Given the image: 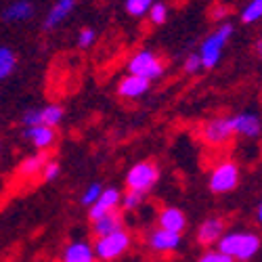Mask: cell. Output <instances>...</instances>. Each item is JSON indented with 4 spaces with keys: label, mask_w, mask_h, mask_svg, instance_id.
I'll list each match as a JSON object with an SVG mask.
<instances>
[{
    "label": "cell",
    "mask_w": 262,
    "mask_h": 262,
    "mask_svg": "<svg viewBox=\"0 0 262 262\" xmlns=\"http://www.w3.org/2000/svg\"><path fill=\"white\" fill-rule=\"evenodd\" d=\"M260 246L262 239L254 231H227L216 248L237 262H248L260 252Z\"/></svg>",
    "instance_id": "6da1fadb"
},
{
    "label": "cell",
    "mask_w": 262,
    "mask_h": 262,
    "mask_svg": "<svg viewBox=\"0 0 262 262\" xmlns=\"http://www.w3.org/2000/svg\"><path fill=\"white\" fill-rule=\"evenodd\" d=\"M233 26L231 24H221L218 26L200 47V57H202V63H204V70H214L218 61L223 57V51L227 47V42L231 40L233 36Z\"/></svg>",
    "instance_id": "7a4b0ae2"
},
{
    "label": "cell",
    "mask_w": 262,
    "mask_h": 262,
    "mask_svg": "<svg viewBox=\"0 0 262 262\" xmlns=\"http://www.w3.org/2000/svg\"><path fill=\"white\" fill-rule=\"evenodd\" d=\"M130 244H133V237H130L128 231H118L114 235H107V237H99L95 242V252L97 258L103 262H114L120 256H124L130 250Z\"/></svg>",
    "instance_id": "3957f363"
},
{
    "label": "cell",
    "mask_w": 262,
    "mask_h": 262,
    "mask_svg": "<svg viewBox=\"0 0 262 262\" xmlns=\"http://www.w3.org/2000/svg\"><path fill=\"white\" fill-rule=\"evenodd\" d=\"M160 181V168L154 162H139L126 174V187L128 191H139V193H149Z\"/></svg>",
    "instance_id": "277c9868"
},
{
    "label": "cell",
    "mask_w": 262,
    "mask_h": 262,
    "mask_svg": "<svg viewBox=\"0 0 262 262\" xmlns=\"http://www.w3.org/2000/svg\"><path fill=\"white\" fill-rule=\"evenodd\" d=\"M128 74H135V76H141L149 82L154 80H160L164 76V63L160 61V57L151 51H139L130 57L128 61Z\"/></svg>",
    "instance_id": "5b68a950"
},
{
    "label": "cell",
    "mask_w": 262,
    "mask_h": 262,
    "mask_svg": "<svg viewBox=\"0 0 262 262\" xmlns=\"http://www.w3.org/2000/svg\"><path fill=\"white\" fill-rule=\"evenodd\" d=\"M200 135H202L204 143L210 145V147H221V145L229 143L231 137L235 135L233 118H229V116H216V118L204 122Z\"/></svg>",
    "instance_id": "8992f818"
},
{
    "label": "cell",
    "mask_w": 262,
    "mask_h": 262,
    "mask_svg": "<svg viewBox=\"0 0 262 262\" xmlns=\"http://www.w3.org/2000/svg\"><path fill=\"white\" fill-rule=\"evenodd\" d=\"M239 185V166L235 162H221L210 174L208 187L212 193H229Z\"/></svg>",
    "instance_id": "52a82bcc"
},
{
    "label": "cell",
    "mask_w": 262,
    "mask_h": 262,
    "mask_svg": "<svg viewBox=\"0 0 262 262\" xmlns=\"http://www.w3.org/2000/svg\"><path fill=\"white\" fill-rule=\"evenodd\" d=\"M145 242L158 254H172V252H177L181 248L183 239H181V233H172V231H166V229L158 227L154 231H149Z\"/></svg>",
    "instance_id": "ba28073f"
},
{
    "label": "cell",
    "mask_w": 262,
    "mask_h": 262,
    "mask_svg": "<svg viewBox=\"0 0 262 262\" xmlns=\"http://www.w3.org/2000/svg\"><path fill=\"white\" fill-rule=\"evenodd\" d=\"M122 191L118 187H107L103 191V195L97 200V204L93 208H89V218H91V223L97 221V218L101 216H107V214H112V212H118V208H122Z\"/></svg>",
    "instance_id": "9c48e42d"
},
{
    "label": "cell",
    "mask_w": 262,
    "mask_h": 262,
    "mask_svg": "<svg viewBox=\"0 0 262 262\" xmlns=\"http://www.w3.org/2000/svg\"><path fill=\"white\" fill-rule=\"evenodd\" d=\"M95 260H99L95 246L86 242V239H76V242L68 244L59 256V262H95Z\"/></svg>",
    "instance_id": "30bf717a"
},
{
    "label": "cell",
    "mask_w": 262,
    "mask_h": 262,
    "mask_svg": "<svg viewBox=\"0 0 262 262\" xmlns=\"http://www.w3.org/2000/svg\"><path fill=\"white\" fill-rule=\"evenodd\" d=\"M233 128H235V135L239 137L258 139L262 135V120L254 112H242L233 116Z\"/></svg>",
    "instance_id": "8fae6325"
},
{
    "label": "cell",
    "mask_w": 262,
    "mask_h": 262,
    "mask_svg": "<svg viewBox=\"0 0 262 262\" xmlns=\"http://www.w3.org/2000/svg\"><path fill=\"white\" fill-rule=\"evenodd\" d=\"M225 221L218 216H210L198 229V242L202 246H218V242L225 237Z\"/></svg>",
    "instance_id": "7c38bea8"
},
{
    "label": "cell",
    "mask_w": 262,
    "mask_h": 262,
    "mask_svg": "<svg viewBox=\"0 0 262 262\" xmlns=\"http://www.w3.org/2000/svg\"><path fill=\"white\" fill-rule=\"evenodd\" d=\"M149 86H151L149 80H145L141 76H135V74H128V76H124L118 82V95L122 99H130V101H133V99L143 97L149 91Z\"/></svg>",
    "instance_id": "4fadbf2b"
},
{
    "label": "cell",
    "mask_w": 262,
    "mask_h": 262,
    "mask_svg": "<svg viewBox=\"0 0 262 262\" xmlns=\"http://www.w3.org/2000/svg\"><path fill=\"white\" fill-rule=\"evenodd\" d=\"M24 137L38 149V151H47L55 145L57 141V130L51 126H32L24 130Z\"/></svg>",
    "instance_id": "5bb4252c"
},
{
    "label": "cell",
    "mask_w": 262,
    "mask_h": 262,
    "mask_svg": "<svg viewBox=\"0 0 262 262\" xmlns=\"http://www.w3.org/2000/svg\"><path fill=\"white\" fill-rule=\"evenodd\" d=\"M122 229H124V216L120 214V210L97 218V221H93V225H91V231H93V235L97 239L99 237H107V235H114V233H118Z\"/></svg>",
    "instance_id": "9a60e30c"
},
{
    "label": "cell",
    "mask_w": 262,
    "mask_h": 262,
    "mask_svg": "<svg viewBox=\"0 0 262 262\" xmlns=\"http://www.w3.org/2000/svg\"><path fill=\"white\" fill-rule=\"evenodd\" d=\"M158 227L166 229V231H172V233H181L187 229V216L183 214V210L179 208H164L160 214H158Z\"/></svg>",
    "instance_id": "2e32d148"
},
{
    "label": "cell",
    "mask_w": 262,
    "mask_h": 262,
    "mask_svg": "<svg viewBox=\"0 0 262 262\" xmlns=\"http://www.w3.org/2000/svg\"><path fill=\"white\" fill-rule=\"evenodd\" d=\"M74 7H76V0H57V3L51 7V11H49V15L45 19V24H42L45 32H51L59 24H63V21L72 15Z\"/></svg>",
    "instance_id": "e0dca14e"
},
{
    "label": "cell",
    "mask_w": 262,
    "mask_h": 262,
    "mask_svg": "<svg viewBox=\"0 0 262 262\" xmlns=\"http://www.w3.org/2000/svg\"><path fill=\"white\" fill-rule=\"evenodd\" d=\"M51 160H49L47 151H40V154H34L30 158H26L24 162L19 164V168H17L19 179H34L36 174H40V177H42V170H45V166Z\"/></svg>",
    "instance_id": "ac0fdd59"
},
{
    "label": "cell",
    "mask_w": 262,
    "mask_h": 262,
    "mask_svg": "<svg viewBox=\"0 0 262 262\" xmlns=\"http://www.w3.org/2000/svg\"><path fill=\"white\" fill-rule=\"evenodd\" d=\"M32 15H34V5L30 3V0H15V3H11L5 9V13H3V17L7 21H11V24H13V21H15V24L28 21Z\"/></svg>",
    "instance_id": "d6986e66"
},
{
    "label": "cell",
    "mask_w": 262,
    "mask_h": 262,
    "mask_svg": "<svg viewBox=\"0 0 262 262\" xmlns=\"http://www.w3.org/2000/svg\"><path fill=\"white\" fill-rule=\"evenodd\" d=\"M65 116V109L61 105H47V107H40V126H51L55 128L57 124H61Z\"/></svg>",
    "instance_id": "ffe728a7"
},
{
    "label": "cell",
    "mask_w": 262,
    "mask_h": 262,
    "mask_svg": "<svg viewBox=\"0 0 262 262\" xmlns=\"http://www.w3.org/2000/svg\"><path fill=\"white\" fill-rule=\"evenodd\" d=\"M17 68V55L13 53V49L3 47L0 49V78L7 80Z\"/></svg>",
    "instance_id": "44dd1931"
},
{
    "label": "cell",
    "mask_w": 262,
    "mask_h": 262,
    "mask_svg": "<svg viewBox=\"0 0 262 262\" xmlns=\"http://www.w3.org/2000/svg\"><path fill=\"white\" fill-rule=\"evenodd\" d=\"M158 0H126V13L133 17H143L149 15L151 7H154Z\"/></svg>",
    "instance_id": "7402d4cb"
},
{
    "label": "cell",
    "mask_w": 262,
    "mask_h": 262,
    "mask_svg": "<svg viewBox=\"0 0 262 262\" xmlns=\"http://www.w3.org/2000/svg\"><path fill=\"white\" fill-rule=\"evenodd\" d=\"M262 19V0H250V5L242 11V21L244 24H256Z\"/></svg>",
    "instance_id": "603a6c76"
},
{
    "label": "cell",
    "mask_w": 262,
    "mask_h": 262,
    "mask_svg": "<svg viewBox=\"0 0 262 262\" xmlns=\"http://www.w3.org/2000/svg\"><path fill=\"white\" fill-rule=\"evenodd\" d=\"M103 187H101V183H91L89 187L84 189V193H82V198H80V202H82V206H89V208H93L95 204H97V200L103 195Z\"/></svg>",
    "instance_id": "cb8c5ba5"
},
{
    "label": "cell",
    "mask_w": 262,
    "mask_h": 262,
    "mask_svg": "<svg viewBox=\"0 0 262 262\" xmlns=\"http://www.w3.org/2000/svg\"><path fill=\"white\" fill-rule=\"evenodd\" d=\"M145 202V193H139V191H126L124 198H122V208L126 212H133L137 208H141V204Z\"/></svg>",
    "instance_id": "d4e9b609"
},
{
    "label": "cell",
    "mask_w": 262,
    "mask_h": 262,
    "mask_svg": "<svg viewBox=\"0 0 262 262\" xmlns=\"http://www.w3.org/2000/svg\"><path fill=\"white\" fill-rule=\"evenodd\" d=\"M166 19H168V5L166 3H156L149 11V21L154 26H162V24H166Z\"/></svg>",
    "instance_id": "484cf974"
},
{
    "label": "cell",
    "mask_w": 262,
    "mask_h": 262,
    "mask_svg": "<svg viewBox=\"0 0 262 262\" xmlns=\"http://www.w3.org/2000/svg\"><path fill=\"white\" fill-rule=\"evenodd\" d=\"M198 262H237V260H233L231 256H227L225 252H221L218 248H212V250L204 252Z\"/></svg>",
    "instance_id": "4316f807"
},
{
    "label": "cell",
    "mask_w": 262,
    "mask_h": 262,
    "mask_svg": "<svg viewBox=\"0 0 262 262\" xmlns=\"http://www.w3.org/2000/svg\"><path fill=\"white\" fill-rule=\"evenodd\" d=\"M97 40V32L93 28H82L78 34V47L80 49H91Z\"/></svg>",
    "instance_id": "83f0119b"
},
{
    "label": "cell",
    "mask_w": 262,
    "mask_h": 262,
    "mask_svg": "<svg viewBox=\"0 0 262 262\" xmlns=\"http://www.w3.org/2000/svg\"><path fill=\"white\" fill-rule=\"evenodd\" d=\"M183 70H185L187 74H198L200 70H204V63H202L200 53H191V55L185 59V63H183Z\"/></svg>",
    "instance_id": "f1b7e54d"
},
{
    "label": "cell",
    "mask_w": 262,
    "mask_h": 262,
    "mask_svg": "<svg viewBox=\"0 0 262 262\" xmlns=\"http://www.w3.org/2000/svg\"><path fill=\"white\" fill-rule=\"evenodd\" d=\"M59 172H61V166H59V162L51 160V162L45 166V170H42V181H47V183H53V181H57V179H59Z\"/></svg>",
    "instance_id": "f546056e"
},
{
    "label": "cell",
    "mask_w": 262,
    "mask_h": 262,
    "mask_svg": "<svg viewBox=\"0 0 262 262\" xmlns=\"http://www.w3.org/2000/svg\"><path fill=\"white\" fill-rule=\"evenodd\" d=\"M227 13H229V9H227L225 5H216V7L212 9V17H214L216 21H223V19L227 17Z\"/></svg>",
    "instance_id": "4dcf8cb0"
},
{
    "label": "cell",
    "mask_w": 262,
    "mask_h": 262,
    "mask_svg": "<svg viewBox=\"0 0 262 262\" xmlns=\"http://www.w3.org/2000/svg\"><path fill=\"white\" fill-rule=\"evenodd\" d=\"M256 221H258V225L262 227V200H260V204H258V210H256Z\"/></svg>",
    "instance_id": "1f68e13d"
},
{
    "label": "cell",
    "mask_w": 262,
    "mask_h": 262,
    "mask_svg": "<svg viewBox=\"0 0 262 262\" xmlns=\"http://www.w3.org/2000/svg\"><path fill=\"white\" fill-rule=\"evenodd\" d=\"M256 55L262 59V40H258V42H256Z\"/></svg>",
    "instance_id": "d6a6232c"
}]
</instances>
